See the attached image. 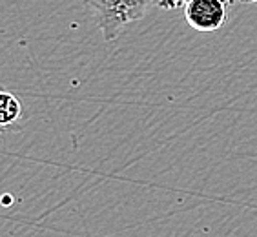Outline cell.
<instances>
[{"mask_svg":"<svg viewBox=\"0 0 257 237\" xmlns=\"http://www.w3.org/2000/svg\"><path fill=\"white\" fill-rule=\"evenodd\" d=\"M155 2L157 0H84L106 42L115 40L126 26L143 19Z\"/></svg>","mask_w":257,"mask_h":237,"instance_id":"6da1fadb","label":"cell"},{"mask_svg":"<svg viewBox=\"0 0 257 237\" xmlns=\"http://www.w3.org/2000/svg\"><path fill=\"white\" fill-rule=\"evenodd\" d=\"M232 0H190L184 6V19L201 33L217 31L226 22V4Z\"/></svg>","mask_w":257,"mask_h":237,"instance_id":"7a4b0ae2","label":"cell"},{"mask_svg":"<svg viewBox=\"0 0 257 237\" xmlns=\"http://www.w3.org/2000/svg\"><path fill=\"white\" fill-rule=\"evenodd\" d=\"M22 115V104L10 91H0V126L17 123Z\"/></svg>","mask_w":257,"mask_h":237,"instance_id":"3957f363","label":"cell"},{"mask_svg":"<svg viewBox=\"0 0 257 237\" xmlns=\"http://www.w3.org/2000/svg\"><path fill=\"white\" fill-rule=\"evenodd\" d=\"M190 0H157V6L163 10H179L188 4Z\"/></svg>","mask_w":257,"mask_h":237,"instance_id":"277c9868","label":"cell"},{"mask_svg":"<svg viewBox=\"0 0 257 237\" xmlns=\"http://www.w3.org/2000/svg\"><path fill=\"white\" fill-rule=\"evenodd\" d=\"M242 4H257V0H239Z\"/></svg>","mask_w":257,"mask_h":237,"instance_id":"5b68a950","label":"cell"}]
</instances>
